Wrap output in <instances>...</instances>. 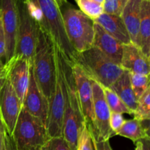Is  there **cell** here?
<instances>
[{
    "label": "cell",
    "instance_id": "8992f818",
    "mask_svg": "<svg viewBox=\"0 0 150 150\" xmlns=\"http://www.w3.org/2000/svg\"><path fill=\"white\" fill-rule=\"evenodd\" d=\"M12 137L17 150H38L43 147L50 139L46 126L23 107Z\"/></svg>",
    "mask_w": 150,
    "mask_h": 150
},
{
    "label": "cell",
    "instance_id": "3957f363",
    "mask_svg": "<svg viewBox=\"0 0 150 150\" xmlns=\"http://www.w3.org/2000/svg\"><path fill=\"white\" fill-rule=\"evenodd\" d=\"M40 10L38 24L48 32L56 46L72 65L76 63L78 53L66 34L61 9L57 0H27Z\"/></svg>",
    "mask_w": 150,
    "mask_h": 150
},
{
    "label": "cell",
    "instance_id": "9a60e30c",
    "mask_svg": "<svg viewBox=\"0 0 150 150\" xmlns=\"http://www.w3.org/2000/svg\"><path fill=\"white\" fill-rule=\"evenodd\" d=\"M94 34L92 46L120 66L122 55V44L95 22H94Z\"/></svg>",
    "mask_w": 150,
    "mask_h": 150
},
{
    "label": "cell",
    "instance_id": "5bb4252c",
    "mask_svg": "<svg viewBox=\"0 0 150 150\" xmlns=\"http://www.w3.org/2000/svg\"><path fill=\"white\" fill-rule=\"evenodd\" d=\"M120 66L131 73L149 76V57L133 43L123 45Z\"/></svg>",
    "mask_w": 150,
    "mask_h": 150
},
{
    "label": "cell",
    "instance_id": "603a6c76",
    "mask_svg": "<svg viewBox=\"0 0 150 150\" xmlns=\"http://www.w3.org/2000/svg\"><path fill=\"white\" fill-rule=\"evenodd\" d=\"M134 118L140 121L149 120L150 118V88H149L138 99L137 107L133 113Z\"/></svg>",
    "mask_w": 150,
    "mask_h": 150
},
{
    "label": "cell",
    "instance_id": "8d00e7d4",
    "mask_svg": "<svg viewBox=\"0 0 150 150\" xmlns=\"http://www.w3.org/2000/svg\"><path fill=\"white\" fill-rule=\"evenodd\" d=\"M92 1H94L95 2H96V3H98V4L103 5V2L105 0H92Z\"/></svg>",
    "mask_w": 150,
    "mask_h": 150
},
{
    "label": "cell",
    "instance_id": "44dd1931",
    "mask_svg": "<svg viewBox=\"0 0 150 150\" xmlns=\"http://www.w3.org/2000/svg\"><path fill=\"white\" fill-rule=\"evenodd\" d=\"M102 86V85H101ZM103 91L105 95V100L108 104L111 112H115V113H127V114L133 115L131 110L125 105L122 100L117 96L116 93H114L112 90L109 88L102 86Z\"/></svg>",
    "mask_w": 150,
    "mask_h": 150
},
{
    "label": "cell",
    "instance_id": "d6a6232c",
    "mask_svg": "<svg viewBox=\"0 0 150 150\" xmlns=\"http://www.w3.org/2000/svg\"><path fill=\"white\" fill-rule=\"evenodd\" d=\"M5 78L6 76L5 73H4V63H2L1 60H0V90H1L3 84H4V81H5Z\"/></svg>",
    "mask_w": 150,
    "mask_h": 150
},
{
    "label": "cell",
    "instance_id": "4316f807",
    "mask_svg": "<svg viewBox=\"0 0 150 150\" xmlns=\"http://www.w3.org/2000/svg\"><path fill=\"white\" fill-rule=\"evenodd\" d=\"M44 148L45 150H72L63 137L51 138L44 146Z\"/></svg>",
    "mask_w": 150,
    "mask_h": 150
},
{
    "label": "cell",
    "instance_id": "2e32d148",
    "mask_svg": "<svg viewBox=\"0 0 150 150\" xmlns=\"http://www.w3.org/2000/svg\"><path fill=\"white\" fill-rule=\"evenodd\" d=\"M93 21L98 24L122 45L131 43L130 35L121 16L103 13L99 17L94 19Z\"/></svg>",
    "mask_w": 150,
    "mask_h": 150
},
{
    "label": "cell",
    "instance_id": "8fae6325",
    "mask_svg": "<svg viewBox=\"0 0 150 150\" xmlns=\"http://www.w3.org/2000/svg\"><path fill=\"white\" fill-rule=\"evenodd\" d=\"M22 104L7 77L0 90V116L7 133L13 135Z\"/></svg>",
    "mask_w": 150,
    "mask_h": 150
},
{
    "label": "cell",
    "instance_id": "f546056e",
    "mask_svg": "<svg viewBox=\"0 0 150 150\" xmlns=\"http://www.w3.org/2000/svg\"><path fill=\"white\" fill-rule=\"evenodd\" d=\"M4 150H17L16 144L13 137L6 132L5 141H4Z\"/></svg>",
    "mask_w": 150,
    "mask_h": 150
},
{
    "label": "cell",
    "instance_id": "83f0119b",
    "mask_svg": "<svg viewBox=\"0 0 150 150\" xmlns=\"http://www.w3.org/2000/svg\"><path fill=\"white\" fill-rule=\"evenodd\" d=\"M125 121V120L124 119V117H123L122 113L111 112L109 119V125L110 128L114 133V135H116L117 132L122 126Z\"/></svg>",
    "mask_w": 150,
    "mask_h": 150
},
{
    "label": "cell",
    "instance_id": "52a82bcc",
    "mask_svg": "<svg viewBox=\"0 0 150 150\" xmlns=\"http://www.w3.org/2000/svg\"><path fill=\"white\" fill-rule=\"evenodd\" d=\"M38 27V21L29 11L26 0H17V29L13 56L32 61Z\"/></svg>",
    "mask_w": 150,
    "mask_h": 150
},
{
    "label": "cell",
    "instance_id": "ffe728a7",
    "mask_svg": "<svg viewBox=\"0 0 150 150\" xmlns=\"http://www.w3.org/2000/svg\"><path fill=\"white\" fill-rule=\"evenodd\" d=\"M125 137L136 143L143 138L149 137V124H144V121L133 119L127 120L117 132L116 135Z\"/></svg>",
    "mask_w": 150,
    "mask_h": 150
},
{
    "label": "cell",
    "instance_id": "7402d4cb",
    "mask_svg": "<svg viewBox=\"0 0 150 150\" xmlns=\"http://www.w3.org/2000/svg\"><path fill=\"white\" fill-rule=\"evenodd\" d=\"M76 150H96L93 135L85 121L82 123L79 130Z\"/></svg>",
    "mask_w": 150,
    "mask_h": 150
},
{
    "label": "cell",
    "instance_id": "e0dca14e",
    "mask_svg": "<svg viewBox=\"0 0 150 150\" xmlns=\"http://www.w3.org/2000/svg\"><path fill=\"white\" fill-rule=\"evenodd\" d=\"M142 0H128L121 14V18L130 35L131 43L139 46L140 10Z\"/></svg>",
    "mask_w": 150,
    "mask_h": 150
},
{
    "label": "cell",
    "instance_id": "d6986e66",
    "mask_svg": "<svg viewBox=\"0 0 150 150\" xmlns=\"http://www.w3.org/2000/svg\"><path fill=\"white\" fill-rule=\"evenodd\" d=\"M139 47L150 57V1L148 0L141 2Z\"/></svg>",
    "mask_w": 150,
    "mask_h": 150
},
{
    "label": "cell",
    "instance_id": "277c9868",
    "mask_svg": "<svg viewBox=\"0 0 150 150\" xmlns=\"http://www.w3.org/2000/svg\"><path fill=\"white\" fill-rule=\"evenodd\" d=\"M76 63L83 69L92 80L106 88H109L115 82L125 71L93 46L79 53Z\"/></svg>",
    "mask_w": 150,
    "mask_h": 150
},
{
    "label": "cell",
    "instance_id": "7c38bea8",
    "mask_svg": "<svg viewBox=\"0 0 150 150\" xmlns=\"http://www.w3.org/2000/svg\"><path fill=\"white\" fill-rule=\"evenodd\" d=\"M22 107L32 116L38 118L47 127L49 109L48 101L37 83L32 63L29 70V85Z\"/></svg>",
    "mask_w": 150,
    "mask_h": 150
},
{
    "label": "cell",
    "instance_id": "74e56055",
    "mask_svg": "<svg viewBox=\"0 0 150 150\" xmlns=\"http://www.w3.org/2000/svg\"><path fill=\"white\" fill-rule=\"evenodd\" d=\"M38 150H45V148H44V146H43V147H42V148L39 149H38Z\"/></svg>",
    "mask_w": 150,
    "mask_h": 150
},
{
    "label": "cell",
    "instance_id": "d590c367",
    "mask_svg": "<svg viewBox=\"0 0 150 150\" xmlns=\"http://www.w3.org/2000/svg\"><path fill=\"white\" fill-rule=\"evenodd\" d=\"M57 1H58V3H59V4L60 7H62L63 5H64V4H66L68 3L67 0H57Z\"/></svg>",
    "mask_w": 150,
    "mask_h": 150
},
{
    "label": "cell",
    "instance_id": "d4e9b609",
    "mask_svg": "<svg viewBox=\"0 0 150 150\" xmlns=\"http://www.w3.org/2000/svg\"><path fill=\"white\" fill-rule=\"evenodd\" d=\"M82 13L90 18L91 19H97L103 13V7L101 4L95 2L92 0H75Z\"/></svg>",
    "mask_w": 150,
    "mask_h": 150
},
{
    "label": "cell",
    "instance_id": "4fadbf2b",
    "mask_svg": "<svg viewBox=\"0 0 150 150\" xmlns=\"http://www.w3.org/2000/svg\"><path fill=\"white\" fill-rule=\"evenodd\" d=\"M0 19L6 42L5 63L13 57L17 29V0H0Z\"/></svg>",
    "mask_w": 150,
    "mask_h": 150
},
{
    "label": "cell",
    "instance_id": "7a4b0ae2",
    "mask_svg": "<svg viewBox=\"0 0 150 150\" xmlns=\"http://www.w3.org/2000/svg\"><path fill=\"white\" fill-rule=\"evenodd\" d=\"M32 66L37 83L49 101L57 79L55 44L48 32L39 24Z\"/></svg>",
    "mask_w": 150,
    "mask_h": 150
},
{
    "label": "cell",
    "instance_id": "836d02e7",
    "mask_svg": "<svg viewBox=\"0 0 150 150\" xmlns=\"http://www.w3.org/2000/svg\"><path fill=\"white\" fill-rule=\"evenodd\" d=\"M142 145V150H150V138L147 137V138H143V139L140 140Z\"/></svg>",
    "mask_w": 150,
    "mask_h": 150
},
{
    "label": "cell",
    "instance_id": "30bf717a",
    "mask_svg": "<svg viewBox=\"0 0 150 150\" xmlns=\"http://www.w3.org/2000/svg\"><path fill=\"white\" fill-rule=\"evenodd\" d=\"M31 63L23 57L13 56L4 64L5 76L10 81L22 105L29 85Z\"/></svg>",
    "mask_w": 150,
    "mask_h": 150
},
{
    "label": "cell",
    "instance_id": "5b68a950",
    "mask_svg": "<svg viewBox=\"0 0 150 150\" xmlns=\"http://www.w3.org/2000/svg\"><path fill=\"white\" fill-rule=\"evenodd\" d=\"M60 9L66 34L76 52L79 54L91 48L95 35L93 20L69 3Z\"/></svg>",
    "mask_w": 150,
    "mask_h": 150
},
{
    "label": "cell",
    "instance_id": "cb8c5ba5",
    "mask_svg": "<svg viewBox=\"0 0 150 150\" xmlns=\"http://www.w3.org/2000/svg\"><path fill=\"white\" fill-rule=\"evenodd\" d=\"M129 76L132 88L138 101L142 94L149 88V76L131 72H129Z\"/></svg>",
    "mask_w": 150,
    "mask_h": 150
},
{
    "label": "cell",
    "instance_id": "9c48e42d",
    "mask_svg": "<svg viewBox=\"0 0 150 150\" xmlns=\"http://www.w3.org/2000/svg\"><path fill=\"white\" fill-rule=\"evenodd\" d=\"M72 71L85 122L92 130L95 127L92 79L77 63L72 65Z\"/></svg>",
    "mask_w": 150,
    "mask_h": 150
},
{
    "label": "cell",
    "instance_id": "4dcf8cb0",
    "mask_svg": "<svg viewBox=\"0 0 150 150\" xmlns=\"http://www.w3.org/2000/svg\"><path fill=\"white\" fill-rule=\"evenodd\" d=\"M7 130L3 121L0 116V150H4V141Z\"/></svg>",
    "mask_w": 150,
    "mask_h": 150
},
{
    "label": "cell",
    "instance_id": "f35d334b",
    "mask_svg": "<svg viewBox=\"0 0 150 150\" xmlns=\"http://www.w3.org/2000/svg\"><path fill=\"white\" fill-rule=\"evenodd\" d=\"M148 1H150V0H148Z\"/></svg>",
    "mask_w": 150,
    "mask_h": 150
},
{
    "label": "cell",
    "instance_id": "e575fe53",
    "mask_svg": "<svg viewBox=\"0 0 150 150\" xmlns=\"http://www.w3.org/2000/svg\"><path fill=\"white\" fill-rule=\"evenodd\" d=\"M136 146L135 150H142V145L141 141H137V142L136 143Z\"/></svg>",
    "mask_w": 150,
    "mask_h": 150
},
{
    "label": "cell",
    "instance_id": "ac0fdd59",
    "mask_svg": "<svg viewBox=\"0 0 150 150\" xmlns=\"http://www.w3.org/2000/svg\"><path fill=\"white\" fill-rule=\"evenodd\" d=\"M109 88L117 94L133 114L137 107V99L132 88L129 72L125 70L120 77Z\"/></svg>",
    "mask_w": 150,
    "mask_h": 150
},
{
    "label": "cell",
    "instance_id": "484cf974",
    "mask_svg": "<svg viewBox=\"0 0 150 150\" xmlns=\"http://www.w3.org/2000/svg\"><path fill=\"white\" fill-rule=\"evenodd\" d=\"M128 0H105L103 4V13L120 16Z\"/></svg>",
    "mask_w": 150,
    "mask_h": 150
},
{
    "label": "cell",
    "instance_id": "f1b7e54d",
    "mask_svg": "<svg viewBox=\"0 0 150 150\" xmlns=\"http://www.w3.org/2000/svg\"><path fill=\"white\" fill-rule=\"evenodd\" d=\"M6 52V42L5 36H4V31L3 28L2 23L0 19V60L3 57H5Z\"/></svg>",
    "mask_w": 150,
    "mask_h": 150
},
{
    "label": "cell",
    "instance_id": "ba28073f",
    "mask_svg": "<svg viewBox=\"0 0 150 150\" xmlns=\"http://www.w3.org/2000/svg\"><path fill=\"white\" fill-rule=\"evenodd\" d=\"M93 108L95 114V127L91 130L95 142L108 141L114 135L110 128L109 119L111 110L105 100L102 86L92 80ZM90 129V128H89Z\"/></svg>",
    "mask_w": 150,
    "mask_h": 150
},
{
    "label": "cell",
    "instance_id": "1f68e13d",
    "mask_svg": "<svg viewBox=\"0 0 150 150\" xmlns=\"http://www.w3.org/2000/svg\"><path fill=\"white\" fill-rule=\"evenodd\" d=\"M95 146H96V150H112L111 145H110L109 140L97 141L95 142Z\"/></svg>",
    "mask_w": 150,
    "mask_h": 150
},
{
    "label": "cell",
    "instance_id": "6da1fadb",
    "mask_svg": "<svg viewBox=\"0 0 150 150\" xmlns=\"http://www.w3.org/2000/svg\"><path fill=\"white\" fill-rule=\"evenodd\" d=\"M57 71L64 95L62 137L72 150H76L78 136L85 121L72 71V64L55 46Z\"/></svg>",
    "mask_w": 150,
    "mask_h": 150
}]
</instances>
